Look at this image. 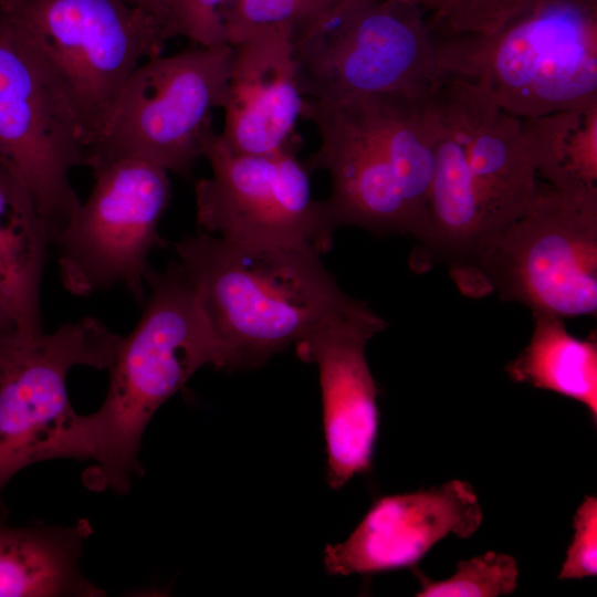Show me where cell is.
Masks as SVG:
<instances>
[{"label": "cell", "instance_id": "cell-1", "mask_svg": "<svg viewBox=\"0 0 597 597\" xmlns=\"http://www.w3.org/2000/svg\"><path fill=\"white\" fill-rule=\"evenodd\" d=\"M149 295L135 328L124 336L108 368L102 406L90 415L74 412L41 446L36 461L90 460L93 488L127 493L143 471L142 437L158 408L205 365H214L216 347L208 322L180 265L146 274Z\"/></svg>", "mask_w": 597, "mask_h": 597}, {"label": "cell", "instance_id": "cell-2", "mask_svg": "<svg viewBox=\"0 0 597 597\" xmlns=\"http://www.w3.org/2000/svg\"><path fill=\"white\" fill-rule=\"evenodd\" d=\"M442 104L438 90L395 91L339 103L305 98L301 118L321 144L304 163L332 179L335 228L418 238L427 216Z\"/></svg>", "mask_w": 597, "mask_h": 597}, {"label": "cell", "instance_id": "cell-3", "mask_svg": "<svg viewBox=\"0 0 597 597\" xmlns=\"http://www.w3.org/2000/svg\"><path fill=\"white\" fill-rule=\"evenodd\" d=\"M175 251L210 327L219 369L263 365L352 300L308 248L200 231Z\"/></svg>", "mask_w": 597, "mask_h": 597}, {"label": "cell", "instance_id": "cell-4", "mask_svg": "<svg viewBox=\"0 0 597 597\" xmlns=\"http://www.w3.org/2000/svg\"><path fill=\"white\" fill-rule=\"evenodd\" d=\"M441 92L426 223L410 261L418 271L462 269L526 211L540 185L521 118L460 78L444 76Z\"/></svg>", "mask_w": 597, "mask_h": 597}, {"label": "cell", "instance_id": "cell-5", "mask_svg": "<svg viewBox=\"0 0 597 597\" xmlns=\"http://www.w3.org/2000/svg\"><path fill=\"white\" fill-rule=\"evenodd\" d=\"M432 38L444 76L519 118L597 101V0H546L492 33Z\"/></svg>", "mask_w": 597, "mask_h": 597}, {"label": "cell", "instance_id": "cell-6", "mask_svg": "<svg viewBox=\"0 0 597 597\" xmlns=\"http://www.w3.org/2000/svg\"><path fill=\"white\" fill-rule=\"evenodd\" d=\"M460 292H493L532 313L562 318L597 312V198L540 182L526 211L451 275Z\"/></svg>", "mask_w": 597, "mask_h": 597}, {"label": "cell", "instance_id": "cell-7", "mask_svg": "<svg viewBox=\"0 0 597 597\" xmlns=\"http://www.w3.org/2000/svg\"><path fill=\"white\" fill-rule=\"evenodd\" d=\"M293 55L301 94L320 103L444 78L426 17L406 0H346L293 27Z\"/></svg>", "mask_w": 597, "mask_h": 597}, {"label": "cell", "instance_id": "cell-8", "mask_svg": "<svg viewBox=\"0 0 597 597\" xmlns=\"http://www.w3.org/2000/svg\"><path fill=\"white\" fill-rule=\"evenodd\" d=\"M0 11L25 31L65 90L87 148L132 74L163 54L168 41L148 14L126 0H0Z\"/></svg>", "mask_w": 597, "mask_h": 597}, {"label": "cell", "instance_id": "cell-9", "mask_svg": "<svg viewBox=\"0 0 597 597\" xmlns=\"http://www.w3.org/2000/svg\"><path fill=\"white\" fill-rule=\"evenodd\" d=\"M233 46H199L156 55L132 74L98 138L87 148L92 170L135 158L179 176L202 157L212 116L227 95Z\"/></svg>", "mask_w": 597, "mask_h": 597}, {"label": "cell", "instance_id": "cell-10", "mask_svg": "<svg viewBox=\"0 0 597 597\" xmlns=\"http://www.w3.org/2000/svg\"><path fill=\"white\" fill-rule=\"evenodd\" d=\"M87 139L65 90L25 33L0 11V165L32 195L51 240L80 207L70 172Z\"/></svg>", "mask_w": 597, "mask_h": 597}, {"label": "cell", "instance_id": "cell-11", "mask_svg": "<svg viewBox=\"0 0 597 597\" xmlns=\"http://www.w3.org/2000/svg\"><path fill=\"white\" fill-rule=\"evenodd\" d=\"M92 171L90 197L53 239L62 284L80 296L123 284L143 302L148 256L166 245L158 226L171 198L168 171L135 158Z\"/></svg>", "mask_w": 597, "mask_h": 597}, {"label": "cell", "instance_id": "cell-12", "mask_svg": "<svg viewBox=\"0 0 597 597\" xmlns=\"http://www.w3.org/2000/svg\"><path fill=\"white\" fill-rule=\"evenodd\" d=\"M202 157L212 170L195 185L202 231L233 241L308 248L321 255L332 248L336 228L324 200L312 197V172L294 147L237 154L213 129Z\"/></svg>", "mask_w": 597, "mask_h": 597}, {"label": "cell", "instance_id": "cell-13", "mask_svg": "<svg viewBox=\"0 0 597 597\" xmlns=\"http://www.w3.org/2000/svg\"><path fill=\"white\" fill-rule=\"evenodd\" d=\"M124 336L84 317L55 332L19 328L0 341V492L20 470L36 462L48 437L75 411L66 389L76 366H112Z\"/></svg>", "mask_w": 597, "mask_h": 597}, {"label": "cell", "instance_id": "cell-14", "mask_svg": "<svg viewBox=\"0 0 597 597\" xmlns=\"http://www.w3.org/2000/svg\"><path fill=\"white\" fill-rule=\"evenodd\" d=\"M388 323L352 300L294 346L320 373L326 442V483L339 490L370 470L379 427L378 388L365 348Z\"/></svg>", "mask_w": 597, "mask_h": 597}, {"label": "cell", "instance_id": "cell-15", "mask_svg": "<svg viewBox=\"0 0 597 597\" xmlns=\"http://www.w3.org/2000/svg\"><path fill=\"white\" fill-rule=\"evenodd\" d=\"M483 512L471 484L458 479L439 486L377 500L344 542L324 549L329 575H366L415 566L438 542L465 540Z\"/></svg>", "mask_w": 597, "mask_h": 597}, {"label": "cell", "instance_id": "cell-16", "mask_svg": "<svg viewBox=\"0 0 597 597\" xmlns=\"http://www.w3.org/2000/svg\"><path fill=\"white\" fill-rule=\"evenodd\" d=\"M232 46L222 142L245 155L293 147L305 100L296 76L293 25L256 27Z\"/></svg>", "mask_w": 597, "mask_h": 597}, {"label": "cell", "instance_id": "cell-17", "mask_svg": "<svg viewBox=\"0 0 597 597\" xmlns=\"http://www.w3.org/2000/svg\"><path fill=\"white\" fill-rule=\"evenodd\" d=\"M50 243L32 195L0 165V307L30 334L44 332L40 292Z\"/></svg>", "mask_w": 597, "mask_h": 597}, {"label": "cell", "instance_id": "cell-18", "mask_svg": "<svg viewBox=\"0 0 597 597\" xmlns=\"http://www.w3.org/2000/svg\"><path fill=\"white\" fill-rule=\"evenodd\" d=\"M87 522L69 527L0 525V597L101 596L78 570Z\"/></svg>", "mask_w": 597, "mask_h": 597}, {"label": "cell", "instance_id": "cell-19", "mask_svg": "<svg viewBox=\"0 0 597 597\" xmlns=\"http://www.w3.org/2000/svg\"><path fill=\"white\" fill-rule=\"evenodd\" d=\"M521 130L538 178L562 193L597 198V101L521 118Z\"/></svg>", "mask_w": 597, "mask_h": 597}, {"label": "cell", "instance_id": "cell-20", "mask_svg": "<svg viewBox=\"0 0 597 597\" xmlns=\"http://www.w3.org/2000/svg\"><path fill=\"white\" fill-rule=\"evenodd\" d=\"M533 314L528 344L507 364L515 383L549 390L584 405L597 420V341L572 335L564 318Z\"/></svg>", "mask_w": 597, "mask_h": 597}, {"label": "cell", "instance_id": "cell-21", "mask_svg": "<svg viewBox=\"0 0 597 597\" xmlns=\"http://www.w3.org/2000/svg\"><path fill=\"white\" fill-rule=\"evenodd\" d=\"M419 597H498L512 594L517 586L516 559L493 551L461 561L455 573L443 580L419 574Z\"/></svg>", "mask_w": 597, "mask_h": 597}, {"label": "cell", "instance_id": "cell-22", "mask_svg": "<svg viewBox=\"0 0 597 597\" xmlns=\"http://www.w3.org/2000/svg\"><path fill=\"white\" fill-rule=\"evenodd\" d=\"M423 12L434 34H488L546 0H406Z\"/></svg>", "mask_w": 597, "mask_h": 597}, {"label": "cell", "instance_id": "cell-23", "mask_svg": "<svg viewBox=\"0 0 597 597\" xmlns=\"http://www.w3.org/2000/svg\"><path fill=\"white\" fill-rule=\"evenodd\" d=\"M346 0H233L223 13L229 45H234L252 29L308 21Z\"/></svg>", "mask_w": 597, "mask_h": 597}, {"label": "cell", "instance_id": "cell-24", "mask_svg": "<svg viewBox=\"0 0 597 597\" xmlns=\"http://www.w3.org/2000/svg\"><path fill=\"white\" fill-rule=\"evenodd\" d=\"M233 0H168L167 30L170 39L185 36L199 46L229 45L223 13Z\"/></svg>", "mask_w": 597, "mask_h": 597}, {"label": "cell", "instance_id": "cell-25", "mask_svg": "<svg viewBox=\"0 0 597 597\" xmlns=\"http://www.w3.org/2000/svg\"><path fill=\"white\" fill-rule=\"evenodd\" d=\"M574 535L559 579H580L597 574V498L586 495L573 520Z\"/></svg>", "mask_w": 597, "mask_h": 597}, {"label": "cell", "instance_id": "cell-26", "mask_svg": "<svg viewBox=\"0 0 597 597\" xmlns=\"http://www.w3.org/2000/svg\"><path fill=\"white\" fill-rule=\"evenodd\" d=\"M132 6L148 14L160 28L164 35L169 40L167 30V3L168 0H126Z\"/></svg>", "mask_w": 597, "mask_h": 597}, {"label": "cell", "instance_id": "cell-27", "mask_svg": "<svg viewBox=\"0 0 597 597\" xmlns=\"http://www.w3.org/2000/svg\"><path fill=\"white\" fill-rule=\"evenodd\" d=\"M19 328L12 317L0 307V341L12 329Z\"/></svg>", "mask_w": 597, "mask_h": 597}]
</instances>
